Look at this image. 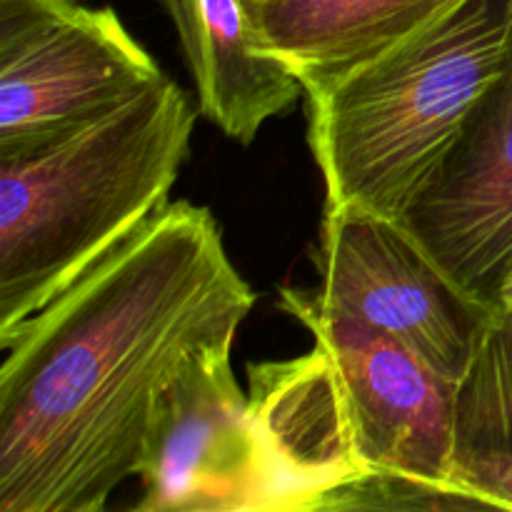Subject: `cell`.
<instances>
[{
  "instance_id": "cell-1",
  "label": "cell",
  "mask_w": 512,
  "mask_h": 512,
  "mask_svg": "<svg viewBox=\"0 0 512 512\" xmlns=\"http://www.w3.org/2000/svg\"><path fill=\"white\" fill-rule=\"evenodd\" d=\"M255 293L175 200L0 338V512H100L138 475L160 390L233 345Z\"/></svg>"
},
{
  "instance_id": "cell-2",
  "label": "cell",
  "mask_w": 512,
  "mask_h": 512,
  "mask_svg": "<svg viewBox=\"0 0 512 512\" xmlns=\"http://www.w3.org/2000/svg\"><path fill=\"white\" fill-rule=\"evenodd\" d=\"M198 110L165 75L23 155L0 158V338L170 203Z\"/></svg>"
},
{
  "instance_id": "cell-3",
  "label": "cell",
  "mask_w": 512,
  "mask_h": 512,
  "mask_svg": "<svg viewBox=\"0 0 512 512\" xmlns=\"http://www.w3.org/2000/svg\"><path fill=\"white\" fill-rule=\"evenodd\" d=\"M512 0H465L423 33L305 93L325 205L403 218L508 58Z\"/></svg>"
},
{
  "instance_id": "cell-4",
  "label": "cell",
  "mask_w": 512,
  "mask_h": 512,
  "mask_svg": "<svg viewBox=\"0 0 512 512\" xmlns=\"http://www.w3.org/2000/svg\"><path fill=\"white\" fill-rule=\"evenodd\" d=\"M163 78L108 5L0 0V158L28 153Z\"/></svg>"
},
{
  "instance_id": "cell-5",
  "label": "cell",
  "mask_w": 512,
  "mask_h": 512,
  "mask_svg": "<svg viewBox=\"0 0 512 512\" xmlns=\"http://www.w3.org/2000/svg\"><path fill=\"white\" fill-rule=\"evenodd\" d=\"M323 303L418 355L458 383L495 305L470 295L398 218L325 205L313 250Z\"/></svg>"
},
{
  "instance_id": "cell-6",
  "label": "cell",
  "mask_w": 512,
  "mask_h": 512,
  "mask_svg": "<svg viewBox=\"0 0 512 512\" xmlns=\"http://www.w3.org/2000/svg\"><path fill=\"white\" fill-rule=\"evenodd\" d=\"M278 305L330 355L353 398L370 475L365 485L413 483L458 495L453 488L455 385L398 340L330 308L315 288L285 285Z\"/></svg>"
},
{
  "instance_id": "cell-7",
  "label": "cell",
  "mask_w": 512,
  "mask_h": 512,
  "mask_svg": "<svg viewBox=\"0 0 512 512\" xmlns=\"http://www.w3.org/2000/svg\"><path fill=\"white\" fill-rule=\"evenodd\" d=\"M230 350L193 355L155 398L138 512H270L263 445Z\"/></svg>"
},
{
  "instance_id": "cell-8",
  "label": "cell",
  "mask_w": 512,
  "mask_h": 512,
  "mask_svg": "<svg viewBox=\"0 0 512 512\" xmlns=\"http://www.w3.org/2000/svg\"><path fill=\"white\" fill-rule=\"evenodd\" d=\"M400 223L470 295L493 303L512 255V40L498 78Z\"/></svg>"
},
{
  "instance_id": "cell-9",
  "label": "cell",
  "mask_w": 512,
  "mask_h": 512,
  "mask_svg": "<svg viewBox=\"0 0 512 512\" xmlns=\"http://www.w3.org/2000/svg\"><path fill=\"white\" fill-rule=\"evenodd\" d=\"M183 45L198 113L230 140L250 145L305 88L268 53L253 0H158Z\"/></svg>"
},
{
  "instance_id": "cell-10",
  "label": "cell",
  "mask_w": 512,
  "mask_h": 512,
  "mask_svg": "<svg viewBox=\"0 0 512 512\" xmlns=\"http://www.w3.org/2000/svg\"><path fill=\"white\" fill-rule=\"evenodd\" d=\"M465 0H253L268 53L320 90L423 33Z\"/></svg>"
},
{
  "instance_id": "cell-11",
  "label": "cell",
  "mask_w": 512,
  "mask_h": 512,
  "mask_svg": "<svg viewBox=\"0 0 512 512\" xmlns=\"http://www.w3.org/2000/svg\"><path fill=\"white\" fill-rule=\"evenodd\" d=\"M512 470V315L495 308L453 395V488L478 490Z\"/></svg>"
},
{
  "instance_id": "cell-12",
  "label": "cell",
  "mask_w": 512,
  "mask_h": 512,
  "mask_svg": "<svg viewBox=\"0 0 512 512\" xmlns=\"http://www.w3.org/2000/svg\"><path fill=\"white\" fill-rule=\"evenodd\" d=\"M478 503L483 508H500V510H512V470L510 473L495 475L493 480L483 485L478 490Z\"/></svg>"
},
{
  "instance_id": "cell-13",
  "label": "cell",
  "mask_w": 512,
  "mask_h": 512,
  "mask_svg": "<svg viewBox=\"0 0 512 512\" xmlns=\"http://www.w3.org/2000/svg\"><path fill=\"white\" fill-rule=\"evenodd\" d=\"M493 305L512 315V255L505 260L503 270L498 275V283H495L493 290Z\"/></svg>"
}]
</instances>
